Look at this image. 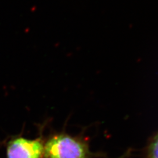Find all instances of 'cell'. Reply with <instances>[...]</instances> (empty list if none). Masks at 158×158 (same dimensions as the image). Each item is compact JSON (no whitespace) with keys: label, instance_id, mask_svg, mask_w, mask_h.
I'll return each instance as SVG.
<instances>
[{"label":"cell","instance_id":"cell-1","mask_svg":"<svg viewBox=\"0 0 158 158\" xmlns=\"http://www.w3.org/2000/svg\"><path fill=\"white\" fill-rule=\"evenodd\" d=\"M89 155L86 142L65 133L54 135L44 143L43 158H88Z\"/></svg>","mask_w":158,"mask_h":158},{"label":"cell","instance_id":"cell-2","mask_svg":"<svg viewBox=\"0 0 158 158\" xmlns=\"http://www.w3.org/2000/svg\"><path fill=\"white\" fill-rule=\"evenodd\" d=\"M44 148V142L40 138H15L7 145V158H43Z\"/></svg>","mask_w":158,"mask_h":158},{"label":"cell","instance_id":"cell-3","mask_svg":"<svg viewBox=\"0 0 158 158\" xmlns=\"http://www.w3.org/2000/svg\"><path fill=\"white\" fill-rule=\"evenodd\" d=\"M148 158H158V133L153 138L148 148Z\"/></svg>","mask_w":158,"mask_h":158},{"label":"cell","instance_id":"cell-4","mask_svg":"<svg viewBox=\"0 0 158 158\" xmlns=\"http://www.w3.org/2000/svg\"><path fill=\"white\" fill-rule=\"evenodd\" d=\"M120 158H123V157H120Z\"/></svg>","mask_w":158,"mask_h":158}]
</instances>
